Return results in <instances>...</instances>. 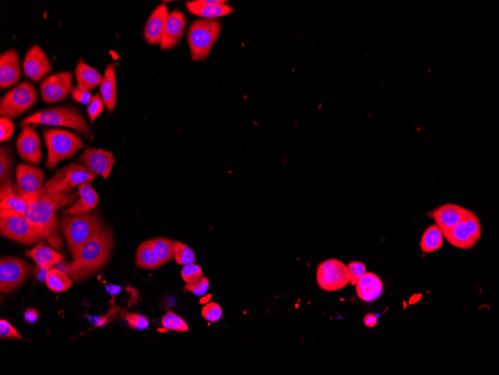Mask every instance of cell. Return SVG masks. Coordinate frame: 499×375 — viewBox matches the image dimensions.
I'll use <instances>...</instances> for the list:
<instances>
[{
    "label": "cell",
    "mask_w": 499,
    "mask_h": 375,
    "mask_svg": "<svg viewBox=\"0 0 499 375\" xmlns=\"http://www.w3.org/2000/svg\"><path fill=\"white\" fill-rule=\"evenodd\" d=\"M79 199V192H55L42 194L29 205L24 218L43 234V238L53 248L62 250L63 241L59 236L57 213L71 206Z\"/></svg>",
    "instance_id": "cell-1"
},
{
    "label": "cell",
    "mask_w": 499,
    "mask_h": 375,
    "mask_svg": "<svg viewBox=\"0 0 499 375\" xmlns=\"http://www.w3.org/2000/svg\"><path fill=\"white\" fill-rule=\"evenodd\" d=\"M114 239L110 227L86 243L73 262L65 267V272L75 281L92 276L106 266L110 260Z\"/></svg>",
    "instance_id": "cell-2"
},
{
    "label": "cell",
    "mask_w": 499,
    "mask_h": 375,
    "mask_svg": "<svg viewBox=\"0 0 499 375\" xmlns=\"http://www.w3.org/2000/svg\"><path fill=\"white\" fill-rule=\"evenodd\" d=\"M59 223L73 259L78 255L86 243L106 229L99 214L92 211L71 215L64 214L59 219Z\"/></svg>",
    "instance_id": "cell-3"
},
{
    "label": "cell",
    "mask_w": 499,
    "mask_h": 375,
    "mask_svg": "<svg viewBox=\"0 0 499 375\" xmlns=\"http://www.w3.org/2000/svg\"><path fill=\"white\" fill-rule=\"evenodd\" d=\"M30 124L73 128L88 139L92 135L83 115L74 107L59 106L43 110L29 115L20 125L24 127Z\"/></svg>",
    "instance_id": "cell-4"
},
{
    "label": "cell",
    "mask_w": 499,
    "mask_h": 375,
    "mask_svg": "<svg viewBox=\"0 0 499 375\" xmlns=\"http://www.w3.org/2000/svg\"><path fill=\"white\" fill-rule=\"evenodd\" d=\"M221 31L222 23L219 20L202 18L194 21L187 35L191 57L194 61L203 62L208 58L220 36Z\"/></svg>",
    "instance_id": "cell-5"
},
{
    "label": "cell",
    "mask_w": 499,
    "mask_h": 375,
    "mask_svg": "<svg viewBox=\"0 0 499 375\" xmlns=\"http://www.w3.org/2000/svg\"><path fill=\"white\" fill-rule=\"evenodd\" d=\"M48 150L46 167L54 170L65 159L73 157L85 143L78 135L62 129H49L43 134Z\"/></svg>",
    "instance_id": "cell-6"
},
{
    "label": "cell",
    "mask_w": 499,
    "mask_h": 375,
    "mask_svg": "<svg viewBox=\"0 0 499 375\" xmlns=\"http://www.w3.org/2000/svg\"><path fill=\"white\" fill-rule=\"evenodd\" d=\"M0 234L25 245H34L45 240L39 229L20 213L10 210H0Z\"/></svg>",
    "instance_id": "cell-7"
},
{
    "label": "cell",
    "mask_w": 499,
    "mask_h": 375,
    "mask_svg": "<svg viewBox=\"0 0 499 375\" xmlns=\"http://www.w3.org/2000/svg\"><path fill=\"white\" fill-rule=\"evenodd\" d=\"M38 99L35 85L27 80L22 82L0 101V116L15 119L34 106Z\"/></svg>",
    "instance_id": "cell-8"
},
{
    "label": "cell",
    "mask_w": 499,
    "mask_h": 375,
    "mask_svg": "<svg viewBox=\"0 0 499 375\" xmlns=\"http://www.w3.org/2000/svg\"><path fill=\"white\" fill-rule=\"evenodd\" d=\"M96 176L82 164H71L60 169L47 181L43 194L71 191L75 187L88 183V182L89 183Z\"/></svg>",
    "instance_id": "cell-9"
},
{
    "label": "cell",
    "mask_w": 499,
    "mask_h": 375,
    "mask_svg": "<svg viewBox=\"0 0 499 375\" xmlns=\"http://www.w3.org/2000/svg\"><path fill=\"white\" fill-rule=\"evenodd\" d=\"M482 234V223L476 214L470 211L456 227L443 236L451 245L461 250H471L479 241Z\"/></svg>",
    "instance_id": "cell-10"
},
{
    "label": "cell",
    "mask_w": 499,
    "mask_h": 375,
    "mask_svg": "<svg viewBox=\"0 0 499 375\" xmlns=\"http://www.w3.org/2000/svg\"><path fill=\"white\" fill-rule=\"evenodd\" d=\"M14 192L27 199L30 203L38 199L45 189V174L34 165L20 164L15 171Z\"/></svg>",
    "instance_id": "cell-11"
},
{
    "label": "cell",
    "mask_w": 499,
    "mask_h": 375,
    "mask_svg": "<svg viewBox=\"0 0 499 375\" xmlns=\"http://www.w3.org/2000/svg\"><path fill=\"white\" fill-rule=\"evenodd\" d=\"M317 278L319 286L327 292L341 290L351 283L348 265L335 259L325 260L319 264Z\"/></svg>",
    "instance_id": "cell-12"
},
{
    "label": "cell",
    "mask_w": 499,
    "mask_h": 375,
    "mask_svg": "<svg viewBox=\"0 0 499 375\" xmlns=\"http://www.w3.org/2000/svg\"><path fill=\"white\" fill-rule=\"evenodd\" d=\"M31 272V265L15 257L5 256L0 260V291L10 293L23 284Z\"/></svg>",
    "instance_id": "cell-13"
},
{
    "label": "cell",
    "mask_w": 499,
    "mask_h": 375,
    "mask_svg": "<svg viewBox=\"0 0 499 375\" xmlns=\"http://www.w3.org/2000/svg\"><path fill=\"white\" fill-rule=\"evenodd\" d=\"M73 76L69 71L56 73L42 80L40 91L42 100L47 104L64 101L71 93Z\"/></svg>",
    "instance_id": "cell-14"
},
{
    "label": "cell",
    "mask_w": 499,
    "mask_h": 375,
    "mask_svg": "<svg viewBox=\"0 0 499 375\" xmlns=\"http://www.w3.org/2000/svg\"><path fill=\"white\" fill-rule=\"evenodd\" d=\"M17 153L24 162L36 165L43 160L41 139L30 125L22 127V132L17 141Z\"/></svg>",
    "instance_id": "cell-15"
},
{
    "label": "cell",
    "mask_w": 499,
    "mask_h": 375,
    "mask_svg": "<svg viewBox=\"0 0 499 375\" xmlns=\"http://www.w3.org/2000/svg\"><path fill=\"white\" fill-rule=\"evenodd\" d=\"M82 165L91 173L103 178L110 176L116 158L113 153L100 148H87L80 157Z\"/></svg>",
    "instance_id": "cell-16"
},
{
    "label": "cell",
    "mask_w": 499,
    "mask_h": 375,
    "mask_svg": "<svg viewBox=\"0 0 499 375\" xmlns=\"http://www.w3.org/2000/svg\"><path fill=\"white\" fill-rule=\"evenodd\" d=\"M23 66L26 76L36 83L45 80L52 69L47 53L37 45L27 52Z\"/></svg>",
    "instance_id": "cell-17"
},
{
    "label": "cell",
    "mask_w": 499,
    "mask_h": 375,
    "mask_svg": "<svg viewBox=\"0 0 499 375\" xmlns=\"http://www.w3.org/2000/svg\"><path fill=\"white\" fill-rule=\"evenodd\" d=\"M470 210L463 206L448 203L428 213V216L443 234L447 233L461 222L470 213Z\"/></svg>",
    "instance_id": "cell-18"
},
{
    "label": "cell",
    "mask_w": 499,
    "mask_h": 375,
    "mask_svg": "<svg viewBox=\"0 0 499 375\" xmlns=\"http://www.w3.org/2000/svg\"><path fill=\"white\" fill-rule=\"evenodd\" d=\"M187 28V17L181 10L175 9L169 14L164 35L159 45L162 50L176 48L180 42Z\"/></svg>",
    "instance_id": "cell-19"
},
{
    "label": "cell",
    "mask_w": 499,
    "mask_h": 375,
    "mask_svg": "<svg viewBox=\"0 0 499 375\" xmlns=\"http://www.w3.org/2000/svg\"><path fill=\"white\" fill-rule=\"evenodd\" d=\"M21 79V68L18 53L10 49L0 56V88L14 87Z\"/></svg>",
    "instance_id": "cell-20"
},
{
    "label": "cell",
    "mask_w": 499,
    "mask_h": 375,
    "mask_svg": "<svg viewBox=\"0 0 499 375\" xmlns=\"http://www.w3.org/2000/svg\"><path fill=\"white\" fill-rule=\"evenodd\" d=\"M168 15V8L164 3L159 5L151 13L144 31L145 40L150 45L159 44Z\"/></svg>",
    "instance_id": "cell-21"
},
{
    "label": "cell",
    "mask_w": 499,
    "mask_h": 375,
    "mask_svg": "<svg viewBox=\"0 0 499 375\" xmlns=\"http://www.w3.org/2000/svg\"><path fill=\"white\" fill-rule=\"evenodd\" d=\"M356 292L363 302L370 303L382 295L384 285L378 276L366 272L356 284Z\"/></svg>",
    "instance_id": "cell-22"
},
{
    "label": "cell",
    "mask_w": 499,
    "mask_h": 375,
    "mask_svg": "<svg viewBox=\"0 0 499 375\" xmlns=\"http://www.w3.org/2000/svg\"><path fill=\"white\" fill-rule=\"evenodd\" d=\"M25 255L34 260L40 269L48 271L64 258L63 254L54 250L42 241L34 248L26 251Z\"/></svg>",
    "instance_id": "cell-23"
},
{
    "label": "cell",
    "mask_w": 499,
    "mask_h": 375,
    "mask_svg": "<svg viewBox=\"0 0 499 375\" xmlns=\"http://www.w3.org/2000/svg\"><path fill=\"white\" fill-rule=\"evenodd\" d=\"M79 199L68 208L62 210L64 214H77L92 211L99 202V197L96 192L89 183H84L78 186Z\"/></svg>",
    "instance_id": "cell-24"
},
{
    "label": "cell",
    "mask_w": 499,
    "mask_h": 375,
    "mask_svg": "<svg viewBox=\"0 0 499 375\" xmlns=\"http://www.w3.org/2000/svg\"><path fill=\"white\" fill-rule=\"evenodd\" d=\"M101 95L108 111L113 112L117 102V83L115 67L113 64H108L105 69L103 79L101 84Z\"/></svg>",
    "instance_id": "cell-25"
},
{
    "label": "cell",
    "mask_w": 499,
    "mask_h": 375,
    "mask_svg": "<svg viewBox=\"0 0 499 375\" xmlns=\"http://www.w3.org/2000/svg\"><path fill=\"white\" fill-rule=\"evenodd\" d=\"M78 87L83 91L90 92L101 84L103 77L95 69L87 65L80 59L75 69Z\"/></svg>",
    "instance_id": "cell-26"
},
{
    "label": "cell",
    "mask_w": 499,
    "mask_h": 375,
    "mask_svg": "<svg viewBox=\"0 0 499 375\" xmlns=\"http://www.w3.org/2000/svg\"><path fill=\"white\" fill-rule=\"evenodd\" d=\"M186 6L189 13L201 17L203 19L215 20V18L229 15L234 10L233 8L226 4L210 6H199L191 1L187 2Z\"/></svg>",
    "instance_id": "cell-27"
},
{
    "label": "cell",
    "mask_w": 499,
    "mask_h": 375,
    "mask_svg": "<svg viewBox=\"0 0 499 375\" xmlns=\"http://www.w3.org/2000/svg\"><path fill=\"white\" fill-rule=\"evenodd\" d=\"M136 264L139 269L154 270L161 266L157 255L149 241L140 243L136 256Z\"/></svg>",
    "instance_id": "cell-28"
},
{
    "label": "cell",
    "mask_w": 499,
    "mask_h": 375,
    "mask_svg": "<svg viewBox=\"0 0 499 375\" xmlns=\"http://www.w3.org/2000/svg\"><path fill=\"white\" fill-rule=\"evenodd\" d=\"M443 241L442 232L436 224H433L423 233L420 241V249L425 253H435L442 248Z\"/></svg>",
    "instance_id": "cell-29"
},
{
    "label": "cell",
    "mask_w": 499,
    "mask_h": 375,
    "mask_svg": "<svg viewBox=\"0 0 499 375\" xmlns=\"http://www.w3.org/2000/svg\"><path fill=\"white\" fill-rule=\"evenodd\" d=\"M47 286L54 292H64L72 286V278L66 272L52 269L48 273L46 281Z\"/></svg>",
    "instance_id": "cell-30"
},
{
    "label": "cell",
    "mask_w": 499,
    "mask_h": 375,
    "mask_svg": "<svg viewBox=\"0 0 499 375\" xmlns=\"http://www.w3.org/2000/svg\"><path fill=\"white\" fill-rule=\"evenodd\" d=\"M149 241L161 265L167 264L175 258V241L166 238H157Z\"/></svg>",
    "instance_id": "cell-31"
},
{
    "label": "cell",
    "mask_w": 499,
    "mask_h": 375,
    "mask_svg": "<svg viewBox=\"0 0 499 375\" xmlns=\"http://www.w3.org/2000/svg\"><path fill=\"white\" fill-rule=\"evenodd\" d=\"M13 148L10 146L0 147V185L13 179L12 169L14 165Z\"/></svg>",
    "instance_id": "cell-32"
},
{
    "label": "cell",
    "mask_w": 499,
    "mask_h": 375,
    "mask_svg": "<svg viewBox=\"0 0 499 375\" xmlns=\"http://www.w3.org/2000/svg\"><path fill=\"white\" fill-rule=\"evenodd\" d=\"M30 201L15 192H12L4 199L0 200V210H10L24 216Z\"/></svg>",
    "instance_id": "cell-33"
},
{
    "label": "cell",
    "mask_w": 499,
    "mask_h": 375,
    "mask_svg": "<svg viewBox=\"0 0 499 375\" xmlns=\"http://www.w3.org/2000/svg\"><path fill=\"white\" fill-rule=\"evenodd\" d=\"M175 260L177 264L186 266L194 263L196 257L190 246L180 241H175Z\"/></svg>",
    "instance_id": "cell-34"
},
{
    "label": "cell",
    "mask_w": 499,
    "mask_h": 375,
    "mask_svg": "<svg viewBox=\"0 0 499 375\" xmlns=\"http://www.w3.org/2000/svg\"><path fill=\"white\" fill-rule=\"evenodd\" d=\"M161 325L168 330L187 332L189 326L186 321L175 313L169 311L161 319Z\"/></svg>",
    "instance_id": "cell-35"
},
{
    "label": "cell",
    "mask_w": 499,
    "mask_h": 375,
    "mask_svg": "<svg viewBox=\"0 0 499 375\" xmlns=\"http://www.w3.org/2000/svg\"><path fill=\"white\" fill-rule=\"evenodd\" d=\"M181 276L187 284H194L201 280L203 271L199 265L193 263L182 267Z\"/></svg>",
    "instance_id": "cell-36"
},
{
    "label": "cell",
    "mask_w": 499,
    "mask_h": 375,
    "mask_svg": "<svg viewBox=\"0 0 499 375\" xmlns=\"http://www.w3.org/2000/svg\"><path fill=\"white\" fill-rule=\"evenodd\" d=\"M201 315L208 323H216L222 318V309L218 304L209 303L203 307Z\"/></svg>",
    "instance_id": "cell-37"
},
{
    "label": "cell",
    "mask_w": 499,
    "mask_h": 375,
    "mask_svg": "<svg viewBox=\"0 0 499 375\" xmlns=\"http://www.w3.org/2000/svg\"><path fill=\"white\" fill-rule=\"evenodd\" d=\"M125 318L130 328L138 330H145L149 327L148 319L143 315L126 313Z\"/></svg>",
    "instance_id": "cell-38"
},
{
    "label": "cell",
    "mask_w": 499,
    "mask_h": 375,
    "mask_svg": "<svg viewBox=\"0 0 499 375\" xmlns=\"http://www.w3.org/2000/svg\"><path fill=\"white\" fill-rule=\"evenodd\" d=\"M104 111V103L103 99H101L100 94H96L92 98V101L87 108V113L89 116V119L92 122H94L97 118H99Z\"/></svg>",
    "instance_id": "cell-39"
},
{
    "label": "cell",
    "mask_w": 499,
    "mask_h": 375,
    "mask_svg": "<svg viewBox=\"0 0 499 375\" xmlns=\"http://www.w3.org/2000/svg\"><path fill=\"white\" fill-rule=\"evenodd\" d=\"M210 287L209 278L205 276L201 278V280L196 283L187 284L183 288L184 291L190 292L195 296L201 297L208 292Z\"/></svg>",
    "instance_id": "cell-40"
},
{
    "label": "cell",
    "mask_w": 499,
    "mask_h": 375,
    "mask_svg": "<svg viewBox=\"0 0 499 375\" xmlns=\"http://www.w3.org/2000/svg\"><path fill=\"white\" fill-rule=\"evenodd\" d=\"M15 131V125L9 118L1 117L0 119V141L6 142L12 137Z\"/></svg>",
    "instance_id": "cell-41"
},
{
    "label": "cell",
    "mask_w": 499,
    "mask_h": 375,
    "mask_svg": "<svg viewBox=\"0 0 499 375\" xmlns=\"http://www.w3.org/2000/svg\"><path fill=\"white\" fill-rule=\"evenodd\" d=\"M351 275L352 285H356L360 278L366 273V267L361 262H352L348 265Z\"/></svg>",
    "instance_id": "cell-42"
},
{
    "label": "cell",
    "mask_w": 499,
    "mask_h": 375,
    "mask_svg": "<svg viewBox=\"0 0 499 375\" xmlns=\"http://www.w3.org/2000/svg\"><path fill=\"white\" fill-rule=\"evenodd\" d=\"M0 337H1V339H15L19 340L24 339L18 333V331L4 319L0 320Z\"/></svg>",
    "instance_id": "cell-43"
},
{
    "label": "cell",
    "mask_w": 499,
    "mask_h": 375,
    "mask_svg": "<svg viewBox=\"0 0 499 375\" xmlns=\"http://www.w3.org/2000/svg\"><path fill=\"white\" fill-rule=\"evenodd\" d=\"M70 94L73 101L82 104H89L92 99L90 92L82 90L78 85L73 87Z\"/></svg>",
    "instance_id": "cell-44"
},
{
    "label": "cell",
    "mask_w": 499,
    "mask_h": 375,
    "mask_svg": "<svg viewBox=\"0 0 499 375\" xmlns=\"http://www.w3.org/2000/svg\"><path fill=\"white\" fill-rule=\"evenodd\" d=\"M39 318V313L36 309L29 308L26 310L24 319L28 324H34Z\"/></svg>",
    "instance_id": "cell-45"
},
{
    "label": "cell",
    "mask_w": 499,
    "mask_h": 375,
    "mask_svg": "<svg viewBox=\"0 0 499 375\" xmlns=\"http://www.w3.org/2000/svg\"><path fill=\"white\" fill-rule=\"evenodd\" d=\"M13 191L14 185H13V179H10L1 185V190H0V194H1L0 195V200L4 199Z\"/></svg>",
    "instance_id": "cell-46"
},
{
    "label": "cell",
    "mask_w": 499,
    "mask_h": 375,
    "mask_svg": "<svg viewBox=\"0 0 499 375\" xmlns=\"http://www.w3.org/2000/svg\"><path fill=\"white\" fill-rule=\"evenodd\" d=\"M378 323L377 317L373 313H368L363 318V323L366 327L374 328Z\"/></svg>",
    "instance_id": "cell-47"
},
{
    "label": "cell",
    "mask_w": 499,
    "mask_h": 375,
    "mask_svg": "<svg viewBox=\"0 0 499 375\" xmlns=\"http://www.w3.org/2000/svg\"><path fill=\"white\" fill-rule=\"evenodd\" d=\"M195 4L199 6H217V5H225L229 1H225V0H195L193 1Z\"/></svg>",
    "instance_id": "cell-48"
}]
</instances>
